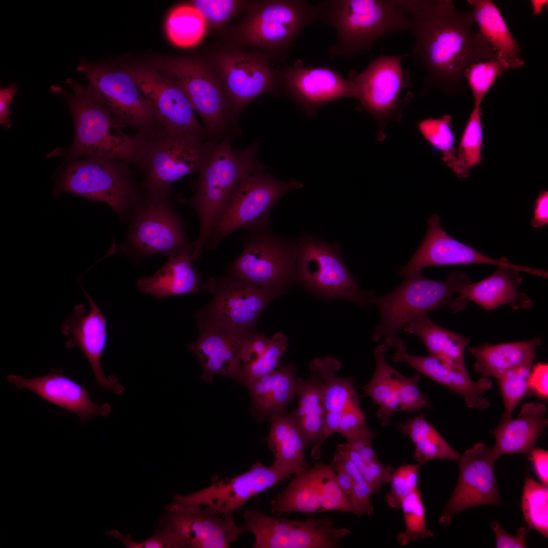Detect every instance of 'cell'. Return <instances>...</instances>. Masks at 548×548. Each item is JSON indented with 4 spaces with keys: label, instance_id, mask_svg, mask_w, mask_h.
<instances>
[{
    "label": "cell",
    "instance_id": "1",
    "mask_svg": "<svg viewBox=\"0 0 548 548\" xmlns=\"http://www.w3.org/2000/svg\"><path fill=\"white\" fill-rule=\"evenodd\" d=\"M415 44L409 55L423 68L426 88L448 94L464 88L471 63L498 56L473 29L472 11H459L451 0H406Z\"/></svg>",
    "mask_w": 548,
    "mask_h": 548
},
{
    "label": "cell",
    "instance_id": "2",
    "mask_svg": "<svg viewBox=\"0 0 548 548\" xmlns=\"http://www.w3.org/2000/svg\"><path fill=\"white\" fill-rule=\"evenodd\" d=\"M404 277L393 291L383 296L374 294L369 301L376 307L380 316L372 339H383L389 349L399 338L400 331L415 319L442 307H448L454 313L465 309L466 300L453 295L471 282L461 271L450 272L443 281L427 278L420 271Z\"/></svg>",
    "mask_w": 548,
    "mask_h": 548
},
{
    "label": "cell",
    "instance_id": "3",
    "mask_svg": "<svg viewBox=\"0 0 548 548\" xmlns=\"http://www.w3.org/2000/svg\"><path fill=\"white\" fill-rule=\"evenodd\" d=\"M317 4L319 20L336 33V41L328 49L329 59L352 57L369 51L390 33L410 29L406 0H327Z\"/></svg>",
    "mask_w": 548,
    "mask_h": 548
},
{
    "label": "cell",
    "instance_id": "4",
    "mask_svg": "<svg viewBox=\"0 0 548 548\" xmlns=\"http://www.w3.org/2000/svg\"><path fill=\"white\" fill-rule=\"evenodd\" d=\"M228 137L217 142L198 174L195 192L187 203L197 213L198 237L192 256L197 259L208 242L212 228L226 202L247 176L265 172L267 167L257 158L258 141L243 149H235Z\"/></svg>",
    "mask_w": 548,
    "mask_h": 548
},
{
    "label": "cell",
    "instance_id": "5",
    "mask_svg": "<svg viewBox=\"0 0 548 548\" xmlns=\"http://www.w3.org/2000/svg\"><path fill=\"white\" fill-rule=\"evenodd\" d=\"M154 64L181 86L212 141L218 142L239 134V115L220 77L207 59L165 57L156 59Z\"/></svg>",
    "mask_w": 548,
    "mask_h": 548
},
{
    "label": "cell",
    "instance_id": "6",
    "mask_svg": "<svg viewBox=\"0 0 548 548\" xmlns=\"http://www.w3.org/2000/svg\"><path fill=\"white\" fill-rule=\"evenodd\" d=\"M73 92L66 96L75 122L73 142L67 149L55 151L74 160L82 156L112 158L134 163L141 139L125 133L109 112L90 94L86 86L73 79L67 80Z\"/></svg>",
    "mask_w": 548,
    "mask_h": 548
},
{
    "label": "cell",
    "instance_id": "7",
    "mask_svg": "<svg viewBox=\"0 0 548 548\" xmlns=\"http://www.w3.org/2000/svg\"><path fill=\"white\" fill-rule=\"evenodd\" d=\"M235 38L274 60H284L301 32L319 20L317 3L304 0L252 1Z\"/></svg>",
    "mask_w": 548,
    "mask_h": 548
},
{
    "label": "cell",
    "instance_id": "8",
    "mask_svg": "<svg viewBox=\"0 0 548 548\" xmlns=\"http://www.w3.org/2000/svg\"><path fill=\"white\" fill-rule=\"evenodd\" d=\"M141 139L133 164L142 175L141 188L160 195H170V186L179 179L198 174L217 143L195 135L168 132L159 137Z\"/></svg>",
    "mask_w": 548,
    "mask_h": 548
},
{
    "label": "cell",
    "instance_id": "9",
    "mask_svg": "<svg viewBox=\"0 0 548 548\" xmlns=\"http://www.w3.org/2000/svg\"><path fill=\"white\" fill-rule=\"evenodd\" d=\"M268 227L246 229L243 249L229 264L228 273L281 296L297 280L298 244L273 234Z\"/></svg>",
    "mask_w": 548,
    "mask_h": 548
},
{
    "label": "cell",
    "instance_id": "10",
    "mask_svg": "<svg viewBox=\"0 0 548 548\" xmlns=\"http://www.w3.org/2000/svg\"><path fill=\"white\" fill-rule=\"evenodd\" d=\"M77 71L86 77V87L91 96L121 127H130L135 134L147 139L159 137L167 132L125 69L94 64L81 58Z\"/></svg>",
    "mask_w": 548,
    "mask_h": 548
},
{
    "label": "cell",
    "instance_id": "11",
    "mask_svg": "<svg viewBox=\"0 0 548 548\" xmlns=\"http://www.w3.org/2000/svg\"><path fill=\"white\" fill-rule=\"evenodd\" d=\"M129 164L96 156L73 161L60 176L54 194L70 192L104 202L123 218L143 193Z\"/></svg>",
    "mask_w": 548,
    "mask_h": 548
},
{
    "label": "cell",
    "instance_id": "12",
    "mask_svg": "<svg viewBox=\"0 0 548 548\" xmlns=\"http://www.w3.org/2000/svg\"><path fill=\"white\" fill-rule=\"evenodd\" d=\"M131 211L124 251L140 258L155 254L169 257L194 250L195 242L189 240L184 223L174 209L171 195L143 191Z\"/></svg>",
    "mask_w": 548,
    "mask_h": 548
},
{
    "label": "cell",
    "instance_id": "13",
    "mask_svg": "<svg viewBox=\"0 0 548 548\" xmlns=\"http://www.w3.org/2000/svg\"><path fill=\"white\" fill-rule=\"evenodd\" d=\"M303 186L295 179L281 180L265 172L247 176L226 202L206 248L214 249L238 229L269 224V213L277 202L289 191Z\"/></svg>",
    "mask_w": 548,
    "mask_h": 548
},
{
    "label": "cell",
    "instance_id": "14",
    "mask_svg": "<svg viewBox=\"0 0 548 548\" xmlns=\"http://www.w3.org/2000/svg\"><path fill=\"white\" fill-rule=\"evenodd\" d=\"M297 278L309 291L328 300L355 303L363 309L374 295L362 289L351 273L339 247L305 235L298 244Z\"/></svg>",
    "mask_w": 548,
    "mask_h": 548
},
{
    "label": "cell",
    "instance_id": "15",
    "mask_svg": "<svg viewBox=\"0 0 548 548\" xmlns=\"http://www.w3.org/2000/svg\"><path fill=\"white\" fill-rule=\"evenodd\" d=\"M409 53L380 55L361 72L351 71L348 78L353 83L358 108L372 116L380 128L398 120L413 95L405 91L410 83V73L402 66Z\"/></svg>",
    "mask_w": 548,
    "mask_h": 548
},
{
    "label": "cell",
    "instance_id": "16",
    "mask_svg": "<svg viewBox=\"0 0 548 548\" xmlns=\"http://www.w3.org/2000/svg\"><path fill=\"white\" fill-rule=\"evenodd\" d=\"M207 59L220 77L238 115L256 98L268 93L277 95L281 89L279 71L261 51L227 46L210 52Z\"/></svg>",
    "mask_w": 548,
    "mask_h": 548
},
{
    "label": "cell",
    "instance_id": "17",
    "mask_svg": "<svg viewBox=\"0 0 548 548\" xmlns=\"http://www.w3.org/2000/svg\"><path fill=\"white\" fill-rule=\"evenodd\" d=\"M242 526L255 537L253 548H334L352 534L329 518L293 520L268 515L258 508L246 510Z\"/></svg>",
    "mask_w": 548,
    "mask_h": 548
},
{
    "label": "cell",
    "instance_id": "18",
    "mask_svg": "<svg viewBox=\"0 0 548 548\" xmlns=\"http://www.w3.org/2000/svg\"><path fill=\"white\" fill-rule=\"evenodd\" d=\"M202 287L213 295V298L196 316L250 333L256 332V323L262 311L280 296L229 274L210 278Z\"/></svg>",
    "mask_w": 548,
    "mask_h": 548
},
{
    "label": "cell",
    "instance_id": "19",
    "mask_svg": "<svg viewBox=\"0 0 548 548\" xmlns=\"http://www.w3.org/2000/svg\"><path fill=\"white\" fill-rule=\"evenodd\" d=\"M277 515L292 512L340 511L356 515L349 499L340 487L334 466L317 462L295 475L286 488L270 502Z\"/></svg>",
    "mask_w": 548,
    "mask_h": 548
},
{
    "label": "cell",
    "instance_id": "20",
    "mask_svg": "<svg viewBox=\"0 0 548 548\" xmlns=\"http://www.w3.org/2000/svg\"><path fill=\"white\" fill-rule=\"evenodd\" d=\"M130 74L166 131L211 140L198 121L186 93L171 76L156 67L128 66Z\"/></svg>",
    "mask_w": 548,
    "mask_h": 548
},
{
    "label": "cell",
    "instance_id": "21",
    "mask_svg": "<svg viewBox=\"0 0 548 548\" xmlns=\"http://www.w3.org/2000/svg\"><path fill=\"white\" fill-rule=\"evenodd\" d=\"M290 476L272 465L267 466L256 462L238 475L218 481L188 495L176 494L170 505L200 507L212 514L227 516L250 499Z\"/></svg>",
    "mask_w": 548,
    "mask_h": 548
},
{
    "label": "cell",
    "instance_id": "22",
    "mask_svg": "<svg viewBox=\"0 0 548 548\" xmlns=\"http://www.w3.org/2000/svg\"><path fill=\"white\" fill-rule=\"evenodd\" d=\"M498 458L492 447L477 442L467 449L459 460L456 486L439 518V524H450L459 512L474 506L500 504L494 473Z\"/></svg>",
    "mask_w": 548,
    "mask_h": 548
},
{
    "label": "cell",
    "instance_id": "23",
    "mask_svg": "<svg viewBox=\"0 0 548 548\" xmlns=\"http://www.w3.org/2000/svg\"><path fill=\"white\" fill-rule=\"evenodd\" d=\"M281 88L309 117L333 100L355 97L353 83L326 66H311L300 59L279 71Z\"/></svg>",
    "mask_w": 548,
    "mask_h": 548
},
{
    "label": "cell",
    "instance_id": "24",
    "mask_svg": "<svg viewBox=\"0 0 548 548\" xmlns=\"http://www.w3.org/2000/svg\"><path fill=\"white\" fill-rule=\"evenodd\" d=\"M199 335L188 346L200 361L201 379L210 383L216 375L231 378L240 383L243 364L242 353L248 338L255 333L236 330L196 316Z\"/></svg>",
    "mask_w": 548,
    "mask_h": 548
},
{
    "label": "cell",
    "instance_id": "25",
    "mask_svg": "<svg viewBox=\"0 0 548 548\" xmlns=\"http://www.w3.org/2000/svg\"><path fill=\"white\" fill-rule=\"evenodd\" d=\"M388 349L385 344L374 349V373L369 382L361 388L378 406L377 415L385 426L390 424L391 416L394 412L413 413L430 406L428 400L419 388L421 375L416 373L408 377L400 373L386 360Z\"/></svg>",
    "mask_w": 548,
    "mask_h": 548
},
{
    "label": "cell",
    "instance_id": "26",
    "mask_svg": "<svg viewBox=\"0 0 548 548\" xmlns=\"http://www.w3.org/2000/svg\"><path fill=\"white\" fill-rule=\"evenodd\" d=\"M427 224L428 228L422 242L409 261L400 267V276H405L430 266L471 264L509 267L535 276L538 273V269L510 263L505 258H493L458 241L442 229L437 214L431 216Z\"/></svg>",
    "mask_w": 548,
    "mask_h": 548
},
{
    "label": "cell",
    "instance_id": "27",
    "mask_svg": "<svg viewBox=\"0 0 548 548\" xmlns=\"http://www.w3.org/2000/svg\"><path fill=\"white\" fill-rule=\"evenodd\" d=\"M83 290L89 302V312L87 313L84 305L78 304L71 316L64 320L61 331L70 337L65 346L68 349L78 347L81 350L91 366L97 385L120 395L124 391L123 386L116 376H106L101 364L108 339L106 318L90 296Z\"/></svg>",
    "mask_w": 548,
    "mask_h": 548
},
{
    "label": "cell",
    "instance_id": "28",
    "mask_svg": "<svg viewBox=\"0 0 548 548\" xmlns=\"http://www.w3.org/2000/svg\"><path fill=\"white\" fill-rule=\"evenodd\" d=\"M166 527L175 534L180 547L228 548L245 532L233 514H212L200 507L170 505Z\"/></svg>",
    "mask_w": 548,
    "mask_h": 548
},
{
    "label": "cell",
    "instance_id": "29",
    "mask_svg": "<svg viewBox=\"0 0 548 548\" xmlns=\"http://www.w3.org/2000/svg\"><path fill=\"white\" fill-rule=\"evenodd\" d=\"M8 381L18 389L27 390L46 401L76 414L81 422L87 423L93 417H107L111 406L95 403L89 391L66 375L62 369L52 368L47 374L32 378L10 374Z\"/></svg>",
    "mask_w": 548,
    "mask_h": 548
},
{
    "label": "cell",
    "instance_id": "30",
    "mask_svg": "<svg viewBox=\"0 0 548 548\" xmlns=\"http://www.w3.org/2000/svg\"><path fill=\"white\" fill-rule=\"evenodd\" d=\"M393 348V362L406 363L420 373L447 387L460 395L468 407L483 411L490 406L489 400L482 396L492 387L490 378L482 376L475 382L469 375L456 370L430 355L410 354L402 340L398 341Z\"/></svg>",
    "mask_w": 548,
    "mask_h": 548
},
{
    "label": "cell",
    "instance_id": "31",
    "mask_svg": "<svg viewBox=\"0 0 548 548\" xmlns=\"http://www.w3.org/2000/svg\"><path fill=\"white\" fill-rule=\"evenodd\" d=\"M296 371L295 365L289 362L246 386L251 399L249 410L254 418L270 421L286 412L303 380L297 376Z\"/></svg>",
    "mask_w": 548,
    "mask_h": 548
},
{
    "label": "cell",
    "instance_id": "32",
    "mask_svg": "<svg viewBox=\"0 0 548 548\" xmlns=\"http://www.w3.org/2000/svg\"><path fill=\"white\" fill-rule=\"evenodd\" d=\"M546 413L544 404L528 402L517 418L501 419L493 431L495 444L492 448L496 456L529 453L547 426Z\"/></svg>",
    "mask_w": 548,
    "mask_h": 548
},
{
    "label": "cell",
    "instance_id": "33",
    "mask_svg": "<svg viewBox=\"0 0 548 548\" xmlns=\"http://www.w3.org/2000/svg\"><path fill=\"white\" fill-rule=\"evenodd\" d=\"M520 272L515 269L499 266L485 279L468 284L459 296L489 311L507 304L515 310L528 309L532 306V301L525 293L520 291L522 281Z\"/></svg>",
    "mask_w": 548,
    "mask_h": 548
},
{
    "label": "cell",
    "instance_id": "34",
    "mask_svg": "<svg viewBox=\"0 0 548 548\" xmlns=\"http://www.w3.org/2000/svg\"><path fill=\"white\" fill-rule=\"evenodd\" d=\"M193 251L188 250L169 256L167 262L153 275L136 281L139 290L158 299L199 291V278L193 265Z\"/></svg>",
    "mask_w": 548,
    "mask_h": 548
},
{
    "label": "cell",
    "instance_id": "35",
    "mask_svg": "<svg viewBox=\"0 0 548 548\" xmlns=\"http://www.w3.org/2000/svg\"><path fill=\"white\" fill-rule=\"evenodd\" d=\"M270 422L269 432L264 441L274 456L272 465L291 476L307 469V447L292 412L286 411Z\"/></svg>",
    "mask_w": 548,
    "mask_h": 548
},
{
    "label": "cell",
    "instance_id": "36",
    "mask_svg": "<svg viewBox=\"0 0 548 548\" xmlns=\"http://www.w3.org/2000/svg\"><path fill=\"white\" fill-rule=\"evenodd\" d=\"M479 33L495 50L506 70L523 66L520 47L497 6L490 0H468Z\"/></svg>",
    "mask_w": 548,
    "mask_h": 548
},
{
    "label": "cell",
    "instance_id": "37",
    "mask_svg": "<svg viewBox=\"0 0 548 548\" xmlns=\"http://www.w3.org/2000/svg\"><path fill=\"white\" fill-rule=\"evenodd\" d=\"M341 366L338 360L330 357L316 358L309 365L310 369L314 370L322 380L323 435L326 438L338 433L341 413L350 399L356 394L352 378H340L336 374Z\"/></svg>",
    "mask_w": 548,
    "mask_h": 548
},
{
    "label": "cell",
    "instance_id": "38",
    "mask_svg": "<svg viewBox=\"0 0 548 548\" xmlns=\"http://www.w3.org/2000/svg\"><path fill=\"white\" fill-rule=\"evenodd\" d=\"M403 330L420 338L429 355L456 370L469 375L465 361V350L470 342L468 338L434 323L428 315L415 319L406 325Z\"/></svg>",
    "mask_w": 548,
    "mask_h": 548
},
{
    "label": "cell",
    "instance_id": "39",
    "mask_svg": "<svg viewBox=\"0 0 548 548\" xmlns=\"http://www.w3.org/2000/svg\"><path fill=\"white\" fill-rule=\"evenodd\" d=\"M541 344V339L537 337L530 340L486 344L470 348L469 350L476 360L475 370L483 376L498 379L512 369L533 365L536 349Z\"/></svg>",
    "mask_w": 548,
    "mask_h": 548
},
{
    "label": "cell",
    "instance_id": "40",
    "mask_svg": "<svg viewBox=\"0 0 548 548\" xmlns=\"http://www.w3.org/2000/svg\"><path fill=\"white\" fill-rule=\"evenodd\" d=\"M310 370V376L303 380L298 390L297 407L292 412L307 448L314 447L321 440L324 418L322 380L314 370Z\"/></svg>",
    "mask_w": 548,
    "mask_h": 548
},
{
    "label": "cell",
    "instance_id": "41",
    "mask_svg": "<svg viewBox=\"0 0 548 548\" xmlns=\"http://www.w3.org/2000/svg\"><path fill=\"white\" fill-rule=\"evenodd\" d=\"M398 428L412 441L415 447L413 457L422 465L438 459L458 462L461 455L455 451L422 415L400 423Z\"/></svg>",
    "mask_w": 548,
    "mask_h": 548
},
{
    "label": "cell",
    "instance_id": "42",
    "mask_svg": "<svg viewBox=\"0 0 548 548\" xmlns=\"http://www.w3.org/2000/svg\"><path fill=\"white\" fill-rule=\"evenodd\" d=\"M207 24L200 12L192 5L175 8L166 22L167 36L172 43L182 48L193 47L203 38Z\"/></svg>",
    "mask_w": 548,
    "mask_h": 548
},
{
    "label": "cell",
    "instance_id": "43",
    "mask_svg": "<svg viewBox=\"0 0 548 548\" xmlns=\"http://www.w3.org/2000/svg\"><path fill=\"white\" fill-rule=\"evenodd\" d=\"M481 115V106H474L463 131L453 171L459 178L468 177L470 169L482 160L484 131Z\"/></svg>",
    "mask_w": 548,
    "mask_h": 548
},
{
    "label": "cell",
    "instance_id": "44",
    "mask_svg": "<svg viewBox=\"0 0 548 548\" xmlns=\"http://www.w3.org/2000/svg\"><path fill=\"white\" fill-rule=\"evenodd\" d=\"M452 116L444 114L437 118H429L418 124V129L424 139L435 152L440 153L443 161L453 172L457 163L455 135L451 126Z\"/></svg>",
    "mask_w": 548,
    "mask_h": 548
},
{
    "label": "cell",
    "instance_id": "45",
    "mask_svg": "<svg viewBox=\"0 0 548 548\" xmlns=\"http://www.w3.org/2000/svg\"><path fill=\"white\" fill-rule=\"evenodd\" d=\"M529 528L548 537V488L530 477L525 479L521 500Z\"/></svg>",
    "mask_w": 548,
    "mask_h": 548
},
{
    "label": "cell",
    "instance_id": "46",
    "mask_svg": "<svg viewBox=\"0 0 548 548\" xmlns=\"http://www.w3.org/2000/svg\"><path fill=\"white\" fill-rule=\"evenodd\" d=\"M400 508L405 529L397 535L396 541L399 545L405 546L418 539L434 536V532L426 525L425 508L419 488L403 500Z\"/></svg>",
    "mask_w": 548,
    "mask_h": 548
},
{
    "label": "cell",
    "instance_id": "47",
    "mask_svg": "<svg viewBox=\"0 0 548 548\" xmlns=\"http://www.w3.org/2000/svg\"><path fill=\"white\" fill-rule=\"evenodd\" d=\"M506 70L498 56L472 62L466 67L464 79L471 90L474 106H481L496 80L501 77Z\"/></svg>",
    "mask_w": 548,
    "mask_h": 548
},
{
    "label": "cell",
    "instance_id": "48",
    "mask_svg": "<svg viewBox=\"0 0 548 548\" xmlns=\"http://www.w3.org/2000/svg\"><path fill=\"white\" fill-rule=\"evenodd\" d=\"M288 346V338L284 334L280 332L275 333L269 338L268 346L262 356L244 368L240 384L246 387L252 381L279 368L282 365L281 359Z\"/></svg>",
    "mask_w": 548,
    "mask_h": 548
},
{
    "label": "cell",
    "instance_id": "49",
    "mask_svg": "<svg viewBox=\"0 0 548 548\" xmlns=\"http://www.w3.org/2000/svg\"><path fill=\"white\" fill-rule=\"evenodd\" d=\"M332 461L338 463L351 478L353 490L351 503L356 515L361 516L363 515H374V508L370 502V497L373 494L372 489L339 444L336 446Z\"/></svg>",
    "mask_w": 548,
    "mask_h": 548
},
{
    "label": "cell",
    "instance_id": "50",
    "mask_svg": "<svg viewBox=\"0 0 548 548\" xmlns=\"http://www.w3.org/2000/svg\"><path fill=\"white\" fill-rule=\"evenodd\" d=\"M532 366H523L512 369L498 379L504 405L501 419L510 418L517 405L530 390L528 378Z\"/></svg>",
    "mask_w": 548,
    "mask_h": 548
},
{
    "label": "cell",
    "instance_id": "51",
    "mask_svg": "<svg viewBox=\"0 0 548 548\" xmlns=\"http://www.w3.org/2000/svg\"><path fill=\"white\" fill-rule=\"evenodd\" d=\"M252 1L240 0H194L191 5L202 15L207 26L219 27L243 10H247Z\"/></svg>",
    "mask_w": 548,
    "mask_h": 548
},
{
    "label": "cell",
    "instance_id": "52",
    "mask_svg": "<svg viewBox=\"0 0 548 548\" xmlns=\"http://www.w3.org/2000/svg\"><path fill=\"white\" fill-rule=\"evenodd\" d=\"M421 465L403 464L394 469L390 481V491L386 494V502L391 508H400L403 500L419 488V475Z\"/></svg>",
    "mask_w": 548,
    "mask_h": 548
},
{
    "label": "cell",
    "instance_id": "53",
    "mask_svg": "<svg viewBox=\"0 0 548 548\" xmlns=\"http://www.w3.org/2000/svg\"><path fill=\"white\" fill-rule=\"evenodd\" d=\"M339 444L368 483L373 494L378 493L384 484L389 483L394 470L393 467L382 464L380 461L366 463L347 443Z\"/></svg>",
    "mask_w": 548,
    "mask_h": 548
},
{
    "label": "cell",
    "instance_id": "54",
    "mask_svg": "<svg viewBox=\"0 0 548 548\" xmlns=\"http://www.w3.org/2000/svg\"><path fill=\"white\" fill-rule=\"evenodd\" d=\"M365 421L356 393L349 401L341 413L338 433L345 438L365 426Z\"/></svg>",
    "mask_w": 548,
    "mask_h": 548
},
{
    "label": "cell",
    "instance_id": "55",
    "mask_svg": "<svg viewBox=\"0 0 548 548\" xmlns=\"http://www.w3.org/2000/svg\"><path fill=\"white\" fill-rule=\"evenodd\" d=\"M496 536L497 548H525L527 547L526 538L529 528L525 526L520 527L516 535L507 533L497 522H493L491 525Z\"/></svg>",
    "mask_w": 548,
    "mask_h": 548
},
{
    "label": "cell",
    "instance_id": "56",
    "mask_svg": "<svg viewBox=\"0 0 548 548\" xmlns=\"http://www.w3.org/2000/svg\"><path fill=\"white\" fill-rule=\"evenodd\" d=\"M269 340V338L263 333H255L248 338L242 353L244 368L256 361L262 356L268 346Z\"/></svg>",
    "mask_w": 548,
    "mask_h": 548
},
{
    "label": "cell",
    "instance_id": "57",
    "mask_svg": "<svg viewBox=\"0 0 548 548\" xmlns=\"http://www.w3.org/2000/svg\"><path fill=\"white\" fill-rule=\"evenodd\" d=\"M179 548V542L174 532L168 527L160 529L152 537L142 542L131 540L129 548Z\"/></svg>",
    "mask_w": 548,
    "mask_h": 548
},
{
    "label": "cell",
    "instance_id": "58",
    "mask_svg": "<svg viewBox=\"0 0 548 548\" xmlns=\"http://www.w3.org/2000/svg\"><path fill=\"white\" fill-rule=\"evenodd\" d=\"M528 385L538 396L543 398L548 396V365L539 362L533 365L528 378Z\"/></svg>",
    "mask_w": 548,
    "mask_h": 548
},
{
    "label": "cell",
    "instance_id": "59",
    "mask_svg": "<svg viewBox=\"0 0 548 548\" xmlns=\"http://www.w3.org/2000/svg\"><path fill=\"white\" fill-rule=\"evenodd\" d=\"M17 92V88L14 84L0 89V123L7 128H9L11 125L10 108Z\"/></svg>",
    "mask_w": 548,
    "mask_h": 548
},
{
    "label": "cell",
    "instance_id": "60",
    "mask_svg": "<svg viewBox=\"0 0 548 548\" xmlns=\"http://www.w3.org/2000/svg\"><path fill=\"white\" fill-rule=\"evenodd\" d=\"M533 227L540 229L548 224V191L542 190L536 199L531 221Z\"/></svg>",
    "mask_w": 548,
    "mask_h": 548
},
{
    "label": "cell",
    "instance_id": "61",
    "mask_svg": "<svg viewBox=\"0 0 548 548\" xmlns=\"http://www.w3.org/2000/svg\"><path fill=\"white\" fill-rule=\"evenodd\" d=\"M535 473L541 483L548 485V452L540 448H533L529 453Z\"/></svg>",
    "mask_w": 548,
    "mask_h": 548
},
{
    "label": "cell",
    "instance_id": "62",
    "mask_svg": "<svg viewBox=\"0 0 548 548\" xmlns=\"http://www.w3.org/2000/svg\"><path fill=\"white\" fill-rule=\"evenodd\" d=\"M331 463L336 471L338 483L351 502L353 490L351 478L338 463L333 461H332Z\"/></svg>",
    "mask_w": 548,
    "mask_h": 548
},
{
    "label": "cell",
    "instance_id": "63",
    "mask_svg": "<svg viewBox=\"0 0 548 548\" xmlns=\"http://www.w3.org/2000/svg\"><path fill=\"white\" fill-rule=\"evenodd\" d=\"M532 11L535 15L541 14L544 8L547 4V1L532 0L531 1Z\"/></svg>",
    "mask_w": 548,
    "mask_h": 548
},
{
    "label": "cell",
    "instance_id": "64",
    "mask_svg": "<svg viewBox=\"0 0 548 548\" xmlns=\"http://www.w3.org/2000/svg\"><path fill=\"white\" fill-rule=\"evenodd\" d=\"M121 534H120V535H119V536H120V535H121ZM119 537H118V540H119Z\"/></svg>",
    "mask_w": 548,
    "mask_h": 548
}]
</instances>
